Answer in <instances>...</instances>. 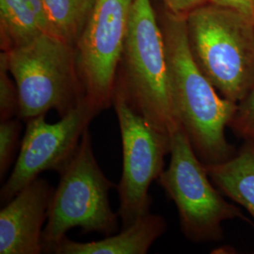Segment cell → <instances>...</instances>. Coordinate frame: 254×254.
Wrapping results in <instances>:
<instances>
[{
	"label": "cell",
	"mask_w": 254,
	"mask_h": 254,
	"mask_svg": "<svg viewBox=\"0 0 254 254\" xmlns=\"http://www.w3.org/2000/svg\"><path fill=\"white\" fill-rule=\"evenodd\" d=\"M113 107L118 118L123 147V173L117 191L119 218L127 228L150 213V186L164 171L171 137L131 107L123 92L115 89Z\"/></svg>",
	"instance_id": "52a82bcc"
},
{
	"label": "cell",
	"mask_w": 254,
	"mask_h": 254,
	"mask_svg": "<svg viewBox=\"0 0 254 254\" xmlns=\"http://www.w3.org/2000/svg\"><path fill=\"white\" fill-rule=\"evenodd\" d=\"M228 127H231L237 136L254 143V86L245 97L237 103V108Z\"/></svg>",
	"instance_id": "e0dca14e"
},
{
	"label": "cell",
	"mask_w": 254,
	"mask_h": 254,
	"mask_svg": "<svg viewBox=\"0 0 254 254\" xmlns=\"http://www.w3.org/2000/svg\"><path fill=\"white\" fill-rule=\"evenodd\" d=\"M53 188L38 177L0 211V254L44 253L43 234Z\"/></svg>",
	"instance_id": "30bf717a"
},
{
	"label": "cell",
	"mask_w": 254,
	"mask_h": 254,
	"mask_svg": "<svg viewBox=\"0 0 254 254\" xmlns=\"http://www.w3.org/2000/svg\"><path fill=\"white\" fill-rule=\"evenodd\" d=\"M0 27L4 51L52 33L43 0H0Z\"/></svg>",
	"instance_id": "7c38bea8"
},
{
	"label": "cell",
	"mask_w": 254,
	"mask_h": 254,
	"mask_svg": "<svg viewBox=\"0 0 254 254\" xmlns=\"http://www.w3.org/2000/svg\"><path fill=\"white\" fill-rule=\"evenodd\" d=\"M170 137L171 162L157 181L176 205L185 236L194 243H210L223 238L226 220L240 218L254 225L215 188L182 126Z\"/></svg>",
	"instance_id": "8992f818"
},
{
	"label": "cell",
	"mask_w": 254,
	"mask_h": 254,
	"mask_svg": "<svg viewBox=\"0 0 254 254\" xmlns=\"http://www.w3.org/2000/svg\"><path fill=\"white\" fill-rule=\"evenodd\" d=\"M116 87L154 127L171 136L181 125L170 96L161 26L151 0H133Z\"/></svg>",
	"instance_id": "3957f363"
},
{
	"label": "cell",
	"mask_w": 254,
	"mask_h": 254,
	"mask_svg": "<svg viewBox=\"0 0 254 254\" xmlns=\"http://www.w3.org/2000/svg\"><path fill=\"white\" fill-rule=\"evenodd\" d=\"M207 2L236 9L254 21V0H207Z\"/></svg>",
	"instance_id": "ac0fdd59"
},
{
	"label": "cell",
	"mask_w": 254,
	"mask_h": 254,
	"mask_svg": "<svg viewBox=\"0 0 254 254\" xmlns=\"http://www.w3.org/2000/svg\"><path fill=\"white\" fill-rule=\"evenodd\" d=\"M205 168L218 190L244 207L254 220V143L245 140L231 158Z\"/></svg>",
	"instance_id": "4fadbf2b"
},
{
	"label": "cell",
	"mask_w": 254,
	"mask_h": 254,
	"mask_svg": "<svg viewBox=\"0 0 254 254\" xmlns=\"http://www.w3.org/2000/svg\"><path fill=\"white\" fill-rule=\"evenodd\" d=\"M160 26L176 118L202 163L228 160L235 149L227 141L225 128L237 104L223 98L196 64L190 47L187 16L168 10Z\"/></svg>",
	"instance_id": "6da1fadb"
},
{
	"label": "cell",
	"mask_w": 254,
	"mask_h": 254,
	"mask_svg": "<svg viewBox=\"0 0 254 254\" xmlns=\"http://www.w3.org/2000/svg\"><path fill=\"white\" fill-rule=\"evenodd\" d=\"M168 9L177 15L187 16L191 10H193L204 3L207 0H163Z\"/></svg>",
	"instance_id": "d6986e66"
},
{
	"label": "cell",
	"mask_w": 254,
	"mask_h": 254,
	"mask_svg": "<svg viewBox=\"0 0 254 254\" xmlns=\"http://www.w3.org/2000/svg\"><path fill=\"white\" fill-rule=\"evenodd\" d=\"M133 0H94L75 43L86 97L101 111L113 107Z\"/></svg>",
	"instance_id": "ba28073f"
},
{
	"label": "cell",
	"mask_w": 254,
	"mask_h": 254,
	"mask_svg": "<svg viewBox=\"0 0 254 254\" xmlns=\"http://www.w3.org/2000/svg\"><path fill=\"white\" fill-rule=\"evenodd\" d=\"M1 54L18 90L22 121L50 110L64 117L86 97L75 46L64 39L46 33Z\"/></svg>",
	"instance_id": "277c9868"
},
{
	"label": "cell",
	"mask_w": 254,
	"mask_h": 254,
	"mask_svg": "<svg viewBox=\"0 0 254 254\" xmlns=\"http://www.w3.org/2000/svg\"><path fill=\"white\" fill-rule=\"evenodd\" d=\"M101 112L85 97L57 123H47L46 114L27 121L18 157L0 191L1 204L9 202L41 173H61L75 154L91 121Z\"/></svg>",
	"instance_id": "9c48e42d"
},
{
	"label": "cell",
	"mask_w": 254,
	"mask_h": 254,
	"mask_svg": "<svg viewBox=\"0 0 254 254\" xmlns=\"http://www.w3.org/2000/svg\"><path fill=\"white\" fill-rule=\"evenodd\" d=\"M22 120L19 117L0 122V178L6 176L19 145Z\"/></svg>",
	"instance_id": "9a60e30c"
},
{
	"label": "cell",
	"mask_w": 254,
	"mask_h": 254,
	"mask_svg": "<svg viewBox=\"0 0 254 254\" xmlns=\"http://www.w3.org/2000/svg\"><path fill=\"white\" fill-rule=\"evenodd\" d=\"M191 53L225 99L238 103L254 86V21L236 9L204 3L187 15Z\"/></svg>",
	"instance_id": "7a4b0ae2"
},
{
	"label": "cell",
	"mask_w": 254,
	"mask_h": 254,
	"mask_svg": "<svg viewBox=\"0 0 254 254\" xmlns=\"http://www.w3.org/2000/svg\"><path fill=\"white\" fill-rule=\"evenodd\" d=\"M5 57L0 56V122L19 116L20 100L15 82L9 76Z\"/></svg>",
	"instance_id": "2e32d148"
},
{
	"label": "cell",
	"mask_w": 254,
	"mask_h": 254,
	"mask_svg": "<svg viewBox=\"0 0 254 254\" xmlns=\"http://www.w3.org/2000/svg\"><path fill=\"white\" fill-rule=\"evenodd\" d=\"M47 211L43 234L44 253H50L74 228L83 233L110 236L118 230V213L113 212L109 192L116 186L101 170L93 154L89 129L72 159L60 173Z\"/></svg>",
	"instance_id": "5b68a950"
},
{
	"label": "cell",
	"mask_w": 254,
	"mask_h": 254,
	"mask_svg": "<svg viewBox=\"0 0 254 254\" xmlns=\"http://www.w3.org/2000/svg\"><path fill=\"white\" fill-rule=\"evenodd\" d=\"M52 33L75 45L94 0H43Z\"/></svg>",
	"instance_id": "5bb4252c"
},
{
	"label": "cell",
	"mask_w": 254,
	"mask_h": 254,
	"mask_svg": "<svg viewBox=\"0 0 254 254\" xmlns=\"http://www.w3.org/2000/svg\"><path fill=\"white\" fill-rule=\"evenodd\" d=\"M167 231V222L160 215L148 213L133 224L123 228L115 236L99 241L75 242L64 238L51 250L57 254H146Z\"/></svg>",
	"instance_id": "8fae6325"
}]
</instances>
